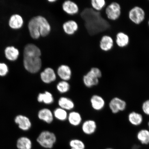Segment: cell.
I'll list each match as a JSON object with an SVG mask.
<instances>
[{"label":"cell","instance_id":"cell-24","mask_svg":"<svg viewBox=\"0 0 149 149\" xmlns=\"http://www.w3.org/2000/svg\"><path fill=\"white\" fill-rule=\"evenodd\" d=\"M58 105L60 108L65 110H70L74 107V104L73 101L68 98L61 97L58 100Z\"/></svg>","mask_w":149,"mask_h":149},{"label":"cell","instance_id":"cell-28","mask_svg":"<svg viewBox=\"0 0 149 149\" xmlns=\"http://www.w3.org/2000/svg\"><path fill=\"white\" fill-rule=\"evenodd\" d=\"M53 115L56 118L61 121H65L68 118L66 111L60 107L57 108L55 110Z\"/></svg>","mask_w":149,"mask_h":149},{"label":"cell","instance_id":"cell-5","mask_svg":"<svg viewBox=\"0 0 149 149\" xmlns=\"http://www.w3.org/2000/svg\"><path fill=\"white\" fill-rule=\"evenodd\" d=\"M56 140V138L54 134L48 131L41 132L37 139V142L41 146L46 148H53Z\"/></svg>","mask_w":149,"mask_h":149},{"label":"cell","instance_id":"cell-11","mask_svg":"<svg viewBox=\"0 0 149 149\" xmlns=\"http://www.w3.org/2000/svg\"><path fill=\"white\" fill-rule=\"evenodd\" d=\"M127 119L128 122L132 125L139 127L143 123L144 116L142 113L135 111H132L128 113Z\"/></svg>","mask_w":149,"mask_h":149},{"label":"cell","instance_id":"cell-23","mask_svg":"<svg viewBox=\"0 0 149 149\" xmlns=\"http://www.w3.org/2000/svg\"><path fill=\"white\" fill-rule=\"evenodd\" d=\"M137 138L143 144H149V130L146 128L140 130L136 134Z\"/></svg>","mask_w":149,"mask_h":149},{"label":"cell","instance_id":"cell-10","mask_svg":"<svg viewBox=\"0 0 149 149\" xmlns=\"http://www.w3.org/2000/svg\"><path fill=\"white\" fill-rule=\"evenodd\" d=\"M24 24L23 17L18 14H13L9 17L8 26L10 29L13 30L19 29L23 27Z\"/></svg>","mask_w":149,"mask_h":149},{"label":"cell","instance_id":"cell-6","mask_svg":"<svg viewBox=\"0 0 149 149\" xmlns=\"http://www.w3.org/2000/svg\"><path fill=\"white\" fill-rule=\"evenodd\" d=\"M28 28L31 38L34 40L40 38L42 27L38 16L34 17L30 20L28 23Z\"/></svg>","mask_w":149,"mask_h":149},{"label":"cell","instance_id":"cell-12","mask_svg":"<svg viewBox=\"0 0 149 149\" xmlns=\"http://www.w3.org/2000/svg\"><path fill=\"white\" fill-rule=\"evenodd\" d=\"M114 40L112 37L109 35H103L100 41V48L102 51L104 52L110 51L114 45Z\"/></svg>","mask_w":149,"mask_h":149},{"label":"cell","instance_id":"cell-17","mask_svg":"<svg viewBox=\"0 0 149 149\" xmlns=\"http://www.w3.org/2000/svg\"><path fill=\"white\" fill-rule=\"evenodd\" d=\"M15 122L17 124L20 129L26 131L31 127V124L30 120L26 116L19 115L16 117Z\"/></svg>","mask_w":149,"mask_h":149},{"label":"cell","instance_id":"cell-19","mask_svg":"<svg viewBox=\"0 0 149 149\" xmlns=\"http://www.w3.org/2000/svg\"><path fill=\"white\" fill-rule=\"evenodd\" d=\"M114 39L115 43L118 47L123 48L128 45L130 42L129 36L123 32H120L117 33Z\"/></svg>","mask_w":149,"mask_h":149},{"label":"cell","instance_id":"cell-33","mask_svg":"<svg viewBox=\"0 0 149 149\" xmlns=\"http://www.w3.org/2000/svg\"><path fill=\"white\" fill-rule=\"evenodd\" d=\"M141 110L143 114L149 116V99L145 100L141 106Z\"/></svg>","mask_w":149,"mask_h":149},{"label":"cell","instance_id":"cell-35","mask_svg":"<svg viewBox=\"0 0 149 149\" xmlns=\"http://www.w3.org/2000/svg\"><path fill=\"white\" fill-rule=\"evenodd\" d=\"M139 145H134L132 149H139Z\"/></svg>","mask_w":149,"mask_h":149},{"label":"cell","instance_id":"cell-2","mask_svg":"<svg viewBox=\"0 0 149 149\" xmlns=\"http://www.w3.org/2000/svg\"><path fill=\"white\" fill-rule=\"evenodd\" d=\"M102 76L101 70L99 68L96 67H92L83 76L84 84L88 88L97 86L99 84L100 79L102 77Z\"/></svg>","mask_w":149,"mask_h":149},{"label":"cell","instance_id":"cell-25","mask_svg":"<svg viewBox=\"0 0 149 149\" xmlns=\"http://www.w3.org/2000/svg\"><path fill=\"white\" fill-rule=\"evenodd\" d=\"M37 100L40 102L49 105L53 103L54 99L53 95L51 93L46 91L44 93H40L37 97Z\"/></svg>","mask_w":149,"mask_h":149},{"label":"cell","instance_id":"cell-20","mask_svg":"<svg viewBox=\"0 0 149 149\" xmlns=\"http://www.w3.org/2000/svg\"><path fill=\"white\" fill-rule=\"evenodd\" d=\"M63 10L70 15L76 14L79 12V8L75 3L70 1H65L62 5Z\"/></svg>","mask_w":149,"mask_h":149},{"label":"cell","instance_id":"cell-32","mask_svg":"<svg viewBox=\"0 0 149 149\" xmlns=\"http://www.w3.org/2000/svg\"><path fill=\"white\" fill-rule=\"evenodd\" d=\"M9 67L6 63L0 62V76L3 77L8 73Z\"/></svg>","mask_w":149,"mask_h":149},{"label":"cell","instance_id":"cell-39","mask_svg":"<svg viewBox=\"0 0 149 149\" xmlns=\"http://www.w3.org/2000/svg\"><path fill=\"white\" fill-rule=\"evenodd\" d=\"M111 149V148H108V149Z\"/></svg>","mask_w":149,"mask_h":149},{"label":"cell","instance_id":"cell-37","mask_svg":"<svg viewBox=\"0 0 149 149\" xmlns=\"http://www.w3.org/2000/svg\"><path fill=\"white\" fill-rule=\"evenodd\" d=\"M147 126H148V127L149 130V120L148 122V123H147Z\"/></svg>","mask_w":149,"mask_h":149},{"label":"cell","instance_id":"cell-27","mask_svg":"<svg viewBox=\"0 0 149 149\" xmlns=\"http://www.w3.org/2000/svg\"><path fill=\"white\" fill-rule=\"evenodd\" d=\"M17 146L19 149H31L32 143L28 138L22 137L18 140Z\"/></svg>","mask_w":149,"mask_h":149},{"label":"cell","instance_id":"cell-7","mask_svg":"<svg viewBox=\"0 0 149 149\" xmlns=\"http://www.w3.org/2000/svg\"><path fill=\"white\" fill-rule=\"evenodd\" d=\"M128 16L130 21L136 25H139L145 20V13L141 7L135 6L130 9Z\"/></svg>","mask_w":149,"mask_h":149},{"label":"cell","instance_id":"cell-29","mask_svg":"<svg viewBox=\"0 0 149 149\" xmlns=\"http://www.w3.org/2000/svg\"><path fill=\"white\" fill-rule=\"evenodd\" d=\"M91 5L92 8L97 11H101L107 5L105 0H92Z\"/></svg>","mask_w":149,"mask_h":149},{"label":"cell","instance_id":"cell-8","mask_svg":"<svg viewBox=\"0 0 149 149\" xmlns=\"http://www.w3.org/2000/svg\"><path fill=\"white\" fill-rule=\"evenodd\" d=\"M107 105L111 112L114 114L125 111L127 107L125 100L117 97L112 98Z\"/></svg>","mask_w":149,"mask_h":149},{"label":"cell","instance_id":"cell-22","mask_svg":"<svg viewBox=\"0 0 149 149\" xmlns=\"http://www.w3.org/2000/svg\"><path fill=\"white\" fill-rule=\"evenodd\" d=\"M54 115L50 109H43L39 111L38 114V118L48 124L51 123L53 120Z\"/></svg>","mask_w":149,"mask_h":149},{"label":"cell","instance_id":"cell-34","mask_svg":"<svg viewBox=\"0 0 149 149\" xmlns=\"http://www.w3.org/2000/svg\"><path fill=\"white\" fill-rule=\"evenodd\" d=\"M128 11H127V10H122V12H121V15L122 14H128ZM121 15H120V16H121ZM118 20V19H117V20H116V21H115V25H116V29L117 30V31H118V32L119 33V31H118V29H117V20Z\"/></svg>","mask_w":149,"mask_h":149},{"label":"cell","instance_id":"cell-36","mask_svg":"<svg viewBox=\"0 0 149 149\" xmlns=\"http://www.w3.org/2000/svg\"><path fill=\"white\" fill-rule=\"evenodd\" d=\"M56 0H49L48 1L49 2L52 3V2H54L56 1Z\"/></svg>","mask_w":149,"mask_h":149},{"label":"cell","instance_id":"cell-21","mask_svg":"<svg viewBox=\"0 0 149 149\" xmlns=\"http://www.w3.org/2000/svg\"><path fill=\"white\" fill-rule=\"evenodd\" d=\"M63 28L66 34L71 35L74 34L78 30L79 26L77 22L74 20H70L63 24Z\"/></svg>","mask_w":149,"mask_h":149},{"label":"cell","instance_id":"cell-13","mask_svg":"<svg viewBox=\"0 0 149 149\" xmlns=\"http://www.w3.org/2000/svg\"><path fill=\"white\" fill-rule=\"evenodd\" d=\"M40 77L44 83L49 84L55 81L56 75L53 68H47L41 72Z\"/></svg>","mask_w":149,"mask_h":149},{"label":"cell","instance_id":"cell-1","mask_svg":"<svg viewBox=\"0 0 149 149\" xmlns=\"http://www.w3.org/2000/svg\"><path fill=\"white\" fill-rule=\"evenodd\" d=\"M81 16L90 36L106 35L111 30V25L109 20L106 18L105 8L101 11H97L91 7L86 8L81 12Z\"/></svg>","mask_w":149,"mask_h":149},{"label":"cell","instance_id":"cell-15","mask_svg":"<svg viewBox=\"0 0 149 149\" xmlns=\"http://www.w3.org/2000/svg\"><path fill=\"white\" fill-rule=\"evenodd\" d=\"M97 129V123L95 121L93 120H86L82 126V130L83 132L87 135L93 134Z\"/></svg>","mask_w":149,"mask_h":149},{"label":"cell","instance_id":"cell-26","mask_svg":"<svg viewBox=\"0 0 149 149\" xmlns=\"http://www.w3.org/2000/svg\"><path fill=\"white\" fill-rule=\"evenodd\" d=\"M70 123L74 126H77L81 123L82 118L81 114L77 112L72 111L68 116Z\"/></svg>","mask_w":149,"mask_h":149},{"label":"cell","instance_id":"cell-18","mask_svg":"<svg viewBox=\"0 0 149 149\" xmlns=\"http://www.w3.org/2000/svg\"><path fill=\"white\" fill-rule=\"evenodd\" d=\"M42 52L40 48L33 44H28L24 48L23 55L40 57Z\"/></svg>","mask_w":149,"mask_h":149},{"label":"cell","instance_id":"cell-38","mask_svg":"<svg viewBox=\"0 0 149 149\" xmlns=\"http://www.w3.org/2000/svg\"><path fill=\"white\" fill-rule=\"evenodd\" d=\"M148 26L149 27V19L148 22Z\"/></svg>","mask_w":149,"mask_h":149},{"label":"cell","instance_id":"cell-14","mask_svg":"<svg viewBox=\"0 0 149 149\" xmlns=\"http://www.w3.org/2000/svg\"><path fill=\"white\" fill-rule=\"evenodd\" d=\"M4 53L6 58L10 61L17 60L20 55L19 50L14 46L6 47L4 49Z\"/></svg>","mask_w":149,"mask_h":149},{"label":"cell","instance_id":"cell-9","mask_svg":"<svg viewBox=\"0 0 149 149\" xmlns=\"http://www.w3.org/2000/svg\"><path fill=\"white\" fill-rule=\"evenodd\" d=\"M90 102L92 109L97 111H102L106 105V101L104 98L97 94L93 95L91 97Z\"/></svg>","mask_w":149,"mask_h":149},{"label":"cell","instance_id":"cell-16","mask_svg":"<svg viewBox=\"0 0 149 149\" xmlns=\"http://www.w3.org/2000/svg\"><path fill=\"white\" fill-rule=\"evenodd\" d=\"M57 73L59 77L64 81H68L71 78L72 72L68 65H62L58 68Z\"/></svg>","mask_w":149,"mask_h":149},{"label":"cell","instance_id":"cell-4","mask_svg":"<svg viewBox=\"0 0 149 149\" xmlns=\"http://www.w3.org/2000/svg\"><path fill=\"white\" fill-rule=\"evenodd\" d=\"M107 5L105 8V13L108 19L111 21H116L118 19L121 14L120 5L116 1L108 3L106 1Z\"/></svg>","mask_w":149,"mask_h":149},{"label":"cell","instance_id":"cell-3","mask_svg":"<svg viewBox=\"0 0 149 149\" xmlns=\"http://www.w3.org/2000/svg\"><path fill=\"white\" fill-rule=\"evenodd\" d=\"M23 63L25 69L32 74L37 73L42 67V61L40 57L23 55Z\"/></svg>","mask_w":149,"mask_h":149},{"label":"cell","instance_id":"cell-30","mask_svg":"<svg viewBox=\"0 0 149 149\" xmlns=\"http://www.w3.org/2000/svg\"><path fill=\"white\" fill-rule=\"evenodd\" d=\"M57 89L61 93H66L69 91L70 85L67 81H62L58 83Z\"/></svg>","mask_w":149,"mask_h":149},{"label":"cell","instance_id":"cell-31","mask_svg":"<svg viewBox=\"0 0 149 149\" xmlns=\"http://www.w3.org/2000/svg\"><path fill=\"white\" fill-rule=\"evenodd\" d=\"M71 149H85V145L82 141L79 139H73L70 141Z\"/></svg>","mask_w":149,"mask_h":149}]
</instances>
